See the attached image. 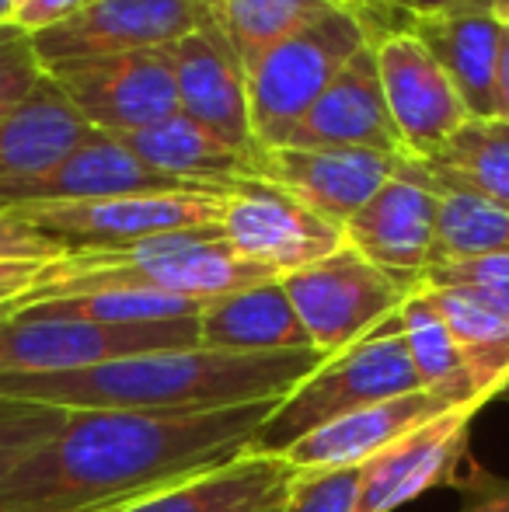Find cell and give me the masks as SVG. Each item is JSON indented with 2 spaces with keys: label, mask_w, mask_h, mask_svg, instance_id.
Listing matches in <instances>:
<instances>
[{
  "label": "cell",
  "mask_w": 509,
  "mask_h": 512,
  "mask_svg": "<svg viewBox=\"0 0 509 512\" xmlns=\"http://www.w3.org/2000/svg\"><path fill=\"white\" fill-rule=\"evenodd\" d=\"M356 499H360V467L297 471L283 512H356Z\"/></svg>",
  "instance_id": "obj_32"
},
{
  "label": "cell",
  "mask_w": 509,
  "mask_h": 512,
  "mask_svg": "<svg viewBox=\"0 0 509 512\" xmlns=\"http://www.w3.org/2000/svg\"><path fill=\"white\" fill-rule=\"evenodd\" d=\"M164 53L175 74L178 112L210 129L227 147L255 157L258 143L248 115V74L231 42L203 18L196 32L164 46Z\"/></svg>",
  "instance_id": "obj_16"
},
{
  "label": "cell",
  "mask_w": 509,
  "mask_h": 512,
  "mask_svg": "<svg viewBox=\"0 0 509 512\" xmlns=\"http://www.w3.org/2000/svg\"><path fill=\"white\" fill-rule=\"evenodd\" d=\"M67 255L56 237L42 234L39 227L25 223L21 216L7 213L0 209V262H39V265H49L56 258Z\"/></svg>",
  "instance_id": "obj_35"
},
{
  "label": "cell",
  "mask_w": 509,
  "mask_h": 512,
  "mask_svg": "<svg viewBox=\"0 0 509 512\" xmlns=\"http://www.w3.org/2000/svg\"><path fill=\"white\" fill-rule=\"evenodd\" d=\"M496 119H509V28L499 35V63H496Z\"/></svg>",
  "instance_id": "obj_39"
},
{
  "label": "cell",
  "mask_w": 509,
  "mask_h": 512,
  "mask_svg": "<svg viewBox=\"0 0 509 512\" xmlns=\"http://www.w3.org/2000/svg\"><path fill=\"white\" fill-rule=\"evenodd\" d=\"M370 46L377 53L384 102L401 136L405 157L422 161L471 119L468 108L440 63L429 56V49L405 28V18L398 28L370 32Z\"/></svg>",
  "instance_id": "obj_10"
},
{
  "label": "cell",
  "mask_w": 509,
  "mask_h": 512,
  "mask_svg": "<svg viewBox=\"0 0 509 512\" xmlns=\"http://www.w3.org/2000/svg\"><path fill=\"white\" fill-rule=\"evenodd\" d=\"M478 411L482 405L440 411L360 464L356 512H394L426 495L429 488L443 485L468 450L471 422Z\"/></svg>",
  "instance_id": "obj_17"
},
{
  "label": "cell",
  "mask_w": 509,
  "mask_h": 512,
  "mask_svg": "<svg viewBox=\"0 0 509 512\" xmlns=\"http://www.w3.org/2000/svg\"><path fill=\"white\" fill-rule=\"evenodd\" d=\"M422 286H457V290H468L509 321V255L433 265Z\"/></svg>",
  "instance_id": "obj_33"
},
{
  "label": "cell",
  "mask_w": 509,
  "mask_h": 512,
  "mask_svg": "<svg viewBox=\"0 0 509 512\" xmlns=\"http://www.w3.org/2000/svg\"><path fill=\"white\" fill-rule=\"evenodd\" d=\"M276 401L220 411L63 408L0 481V512H119L252 450Z\"/></svg>",
  "instance_id": "obj_1"
},
{
  "label": "cell",
  "mask_w": 509,
  "mask_h": 512,
  "mask_svg": "<svg viewBox=\"0 0 509 512\" xmlns=\"http://www.w3.org/2000/svg\"><path fill=\"white\" fill-rule=\"evenodd\" d=\"M119 140L136 161L147 168L161 171L168 178L189 185H213V189H234V182L255 178V157L241 154V150L227 147L224 140L192 122L189 115L175 112L168 119L154 122L147 129H136L126 136H112Z\"/></svg>",
  "instance_id": "obj_23"
},
{
  "label": "cell",
  "mask_w": 509,
  "mask_h": 512,
  "mask_svg": "<svg viewBox=\"0 0 509 512\" xmlns=\"http://www.w3.org/2000/svg\"><path fill=\"white\" fill-rule=\"evenodd\" d=\"M46 77L91 129L126 136L178 112V91L164 49L49 63Z\"/></svg>",
  "instance_id": "obj_9"
},
{
  "label": "cell",
  "mask_w": 509,
  "mask_h": 512,
  "mask_svg": "<svg viewBox=\"0 0 509 512\" xmlns=\"http://www.w3.org/2000/svg\"><path fill=\"white\" fill-rule=\"evenodd\" d=\"M293 474L283 457L245 450L119 512H283Z\"/></svg>",
  "instance_id": "obj_21"
},
{
  "label": "cell",
  "mask_w": 509,
  "mask_h": 512,
  "mask_svg": "<svg viewBox=\"0 0 509 512\" xmlns=\"http://www.w3.org/2000/svg\"><path fill=\"white\" fill-rule=\"evenodd\" d=\"M440 411H447L433 394L412 391L401 398H387L377 405L356 408L349 415L335 418V422L321 425V429L307 432L304 439L283 453V460L293 471H328V467H360L367 464L374 453L391 446L408 429L429 422Z\"/></svg>",
  "instance_id": "obj_20"
},
{
  "label": "cell",
  "mask_w": 509,
  "mask_h": 512,
  "mask_svg": "<svg viewBox=\"0 0 509 512\" xmlns=\"http://www.w3.org/2000/svg\"><path fill=\"white\" fill-rule=\"evenodd\" d=\"M14 310H18V304H14V307H0V321H4L7 314H14Z\"/></svg>",
  "instance_id": "obj_43"
},
{
  "label": "cell",
  "mask_w": 509,
  "mask_h": 512,
  "mask_svg": "<svg viewBox=\"0 0 509 512\" xmlns=\"http://www.w3.org/2000/svg\"><path fill=\"white\" fill-rule=\"evenodd\" d=\"M269 279L276 276L241 258L220 237V227H196L119 244V248L67 251L42 269L35 290L18 307L105 290H150L206 304L213 297L269 283Z\"/></svg>",
  "instance_id": "obj_3"
},
{
  "label": "cell",
  "mask_w": 509,
  "mask_h": 512,
  "mask_svg": "<svg viewBox=\"0 0 509 512\" xmlns=\"http://www.w3.org/2000/svg\"><path fill=\"white\" fill-rule=\"evenodd\" d=\"M422 391L419 377L408 359L405 338L398 328V314L387 317L381 328L363 335L360 342L346 345L328 356L318 370H311L293 391L276 401L262 425H258L252 450L283 457L297 439L356 408L377 405L387 398Z\"/></svg>",
  "instance_id": "obj_4"
},
{
  "label": "cell",
  "mask_w": 509,
  "mask_h": 512,
  "mask_svg": "<svg viewBox=\"0 0 509 512\" xmlns=\"http://www.w3.org/2000/svg\"><path fill=\"white\" fill-rule=\"evenodd\" d=\"M199 0H88L67 21L32 35L42 67L91 56L164 49L196 32Z\"/></svg>",
  "instance_id": "obj_12"
},
{
  "label": "cell",
  "mask_w": 509,
  "mask_h": 512,
  "mask_svg": "<svg viewBox=\"0 0 509 512\" xmlns=\"http://www.w3.org/2000/svg\"><path fill=\"white\" fill-rule=\"evenodd\" d=\"M25 310L49 317H84V321L105 324H157V321H182L199 317V300L171 297V293L150 290H105V293H81V297H56L25 304Z\"/></svg>",
  "instance_id": "obj_30"
},
{
  "label": "cell",
  "mask_w": 509,
  "mask_h": 512,
  "mask_svg": "<svg viewBox=\"0 0 509 512\" xmlns=\"http://www.w3.org/2000/svg\"><path fill=\"white\" fill-rule=\"evenodd\" d=\"M335 4L339 0H199V14L231 42L248 74L276 42Z\"/></svg>",
  "instance_id": "obj_28"
},
{
  "label": "cell",
  "mask_w": 509,
  "mask_h": 512,
  "mask_svg": "<svg viewBox=\"0 0 509 512\" xmlns=\"http://www.w3.org/2000/svg\"><path fill=\"white\" fill-rule=\"evenodd\" d=\"M436 220L440 192L429 189L415 164L401 157L391 182L342 227V244L419 290L433 265Z\"/></svg>",
  "instance_id": "obj_13"
},
{
  "label": "cell",
  "mask_w": 509,
  "mask_h": 512,
  "mask_svg": "<svg viewBox=\"0 0 509 512\" xmlns=\"http://www.w3.org/2000/svg\"><path fill=\"white\" fill-rule=\"evenodd\" d=\"M429 300L447 321L464 363H468L471 384L478 401H496L509 384V321L492 310L482 297L457 286H426Z\"/></svg>",
  "instance_id": "obj_27"
},
{
  "label": "cell",
  "mask_w": 509,
  "mask_h": 512,
  "mask_svg": "<svg viewBox=\"0 0 509 512\" xmlns=\"http://www.w3.org/2000/svg\"><path fill=\"white\" fill-rule=\"evenodd\" d=\"M279 283L311 338V349L325 359L381 328L415 293V286L377 269L346 244L321 262L283 276Z\"/></svg>",
  "instance_id": "obj_7"
},
{
  "label": "cell",
  "mask_w": 509,
  "mask_h": 512,
  "mask_svg": "<svg viewBox=\"0 0 509 512\" xmlns=\"http://www.w3.org/2000/svg\"><path fill=\"white\" fill-rule=\"evenodd\" d=\"M196 317L157 324H105L18 307L0 321V373H70L143 352L196 349Z\"/></svg>",
  "instance_id": "obj_6"
},
{
  "label": "cell",
  "mask_w": 509,
  "mask_h": 512,
  "mask_svg": "<svg viewBox=\"0 0 509 512\" xmlns=\"http://www.w3.org/2000/svg\"><path fill=\"white\" fill-rule=\"evenodd\" d=\"M401 157L353 147H269L258 150L255 178L276 185L321 220L346 227L384 182H391Z\"/></svg>",
  "instance_id": "obj_14"
},
{
  "label": "cell",
  "mask_w": 509,
  "mask_h": 512,
  "mask_svg": "<svg viewBox=\"0 0 509 512\" xmlns=\"http://www.w3.org/2000/svg\"><path fill=\"white\" fill-rule=\"evenodd\" d=\"M42 269L39 262H0V307H14L35 290Z\"/></svg>",
  "instance_id": "obj_37"
},
{
  "label": "cell",
  "mask_w": 509,
  "mask_h": 512,
  "mask_svg": "<svg viewBox=\"0 0 509 512\" xmlns=\"http://www.w3.org/2000/svg\"><path fill=\"white\" fill-rule=\"evenodd\" d=\"M499 398H503V401H509V384L503 387V391H499Z\"/></svg>",
  "instance_id": "obj_44"
},
{
  "label": "cell",
  "mask_w": 509,
  "mask_h": 512,
  "mask_svg": "<svg viewBox=\"0 0 509 512\" xmlns=\"http://www.w3.org/2000/svg\"><path fill=\"white\" fill-rule=\"evenodd\" d=\"M398 328L405 338L408 359L412 370L419 377V387L426 394H433L443 408H461V405H482L471 384L468 363H464L461 349H457L454 335H450L447 321L429 300L426 286L415 290L412 297L398 310Z\"/></svg>",
  "instance_id": "obj_26"
},
{
  "label": "cell",
  "mask_w": 509,
  "mask_h": 512,
  "mask_svg": "<svg viewBox=\"0 0 509 512\" xmlns=\"http://www.w3.org/2000/svg\"><path fill=\"white\" fill-rule=\"evenodd\" d=\"M405 28L429 49L471 119H496V63L503 25L489 11L405 14Z\"/></svg>",
  "instance_id": "obj_19"
},
{
  "label": "cell",
  "mask_w": 509,
  "mask_h": 512,
  "mask_svg": "<svg viewBox=\"0 0 509 512\" xmlns=\"http://www.w3.org/2000/svg\"><path fill=\"white\" fill-rule=\"evenodd\" d=\"M199 345L217 352H300L311 349L283 283H255L206 300L196 317Z\"/></svg>",
  "instance_id": "obj_22"
},
{
  "label": "cell",
  "mask_w": 509,
  "mask_h": 512,
  "mask_svg": "<svg viewBox=\"0 0 509 512\" xmlns=\"http://www.w3.org/2000/svg\"><path fill=\"white\" fill-rule=\"evenodd\" d=\"M14 11H18V0H0V25H11Z\"/></svg>",
  "instance_id": "obj_42"
},
{
  "label": "cell",
  "mask_w": 509,
  "mask_h": 512,
  "mask_svg": "<svg viewBox=\"0 0 509 512\" xmlns=\"http://www.w3.org/2000/svg\"><path fill=\"white\" fill-rule=\"evenodd\" d=\"M140 192H220L213 185H189L147 168L109 133L91 129L63 161L39 175L0 182V209L39 203H84V199L140 196Z\"/></svg>",
  "instance_id": "obj_15"
},
{
  "label": "cell",
  "mask_w": 509,
  "mask_h": 512,
  "mask_svg": "<svg viewBox=\"0 0 509 512\" xmlns=\"http://www.w3.org/2000/svg\"><path fill=\"white\" fill-rule=\"evenodd\" d=\"M21 4H28V0H18V7H21Z\"/></svg>",
  "instance_id": "obj_46"
},
{
  "label": "cell",
  "mask_w": 509,
  "mask_h": 512,
  "mask_svg": "<svg viewBox=\"0 0 509 512\" xmlns=\"http://www.w3.org/2000/svg\"><path fill=\"white\" fill-rule=\"evenodd\" d=\"M464 512H509V488H496V492L482 495L475 506H468Z\"/></svg>",
  "instance_id": "obj_40"
},
{
  "label": "cell",
  "mask_w": 509,
  "mask_h": 512,
  "mask_svg": "<svg viewBox=\"0 0 509 512\" xmlns=\"http://www.w3.org/2000/svg\"><path fill=\"white\" fill-rule=\"evenodd\" d=\"M412 164L436 192H464L509 209V119H468L440 150Z\"/></svg>",
  "instance_id": "obj_25"
},
{
  "label": "cell",
  "mask_w": 509,
  "mask_h": 512,
  "mask_svg": "<svg viewBox=\"0 0 509 512\" xmlns=\"http://www.w3.org/2000/svg\"><path fill=\"white\" fill-rule=\"evenodd\" d=\"M377 4H387V7H391V4H394V0H377Z\"/></svg>",
  "instance_id": "obj_45"
},
{
  "label": "cell",
  "mask_w": 509,
  "mask_h": 512,
  "mask_svg": "<svg viewBox=\"0 0 509 512\" xmlns=\"http://www.w3.org/2000/svg\"><path fill=\"white\" fill-rule=\"evenodd\" d=\"M394 11L436 14V11H489V0H394Z\"/></svg>",
  "instance_id": "obj_38"
},
{
  "label": "cell",
  "mask_w": 509,
  "mask_h": 512,
  "mask_svg": "<svg viewBox=\"0 0 509 512\" xmlns=\"http://www.w3.org/2000/svg\"><path fill=\"white\" fill-rule=\"evenodd\" d=\"M91 126L49 77L18 108L0 115V182L39 175L70 154Z\"/></svg>",
  "instance_id": "obj_24"
},
{
  "label": "cell",
  "mask_w": 509,
  "mask_h": 512,
  "mask_svg": "<svg viewBox=\"0 0 509 512\" xmlns=\"http://www.w3.org/2000/svg\"><path fill=\"white\" fill-rule=\"evenodd\" d=\"M325 363L300 352L171 349L70 373H0V398L98 411H220L279 401Z\"/></svg>",
  "instance_id": "obj_2"
},
{
  "label": "cell",
  "mask_w": 509,
  "mask_h": 512,
  "mask_svg": "<svg viewBox=\"0 0 509 512\" xmlns=\"http://www.w3.org/2000/svg\"><path fill=\"white\" fill-rule=\"evenodd\" d=\"M489 255H509V209L464 192H440L433 265Z\"/></svg>",
  "instance_id": "obj_29"
},
{
  "label": "cell",
  "mask_w": 509,
  "mask_h": 512,
  "mask_svg": "<svg viewBox=\"0 0 509 512\" xmlns=\"http://www.w3.org/2000/svg\"><path fill=\"white\" fill-rule=\"evenodd\" d=\"M489 14L499 21L503 28H509V0H489Z\"/></svg>",
  "instance_id": "obj_41"
},
{
  "label": "cell",
  "mask_w": 509,
  "mask_h": 512,
  "mask_svg": "<svg viewBox=\"0 0 509 512\" xmlns=\"http://www.w3.org/2000/svg\"><path fill=\"white\" fill-rule=\"evenodd\" d=\"M279 147H353L405 157L401 136L387 112L377 53L370 42L342 67L325 95L293 122Z\"/></svg>",
  "instance_id": "obj_18"
},
{
  "label": "cell",
  "mask_w": 509,
  "mask_h": 512,
  "mask_svg": "<svg viewBox=\"0 0 509 512\" xmlns=\"http://www.w3.org/2000/svg\"><path fill=\"white\" fill-rule=\"evenodd\" d=\"M367 42V28L346 0L276 42L248 70V115L258 150L279 147L293 122L325 95Z\"/></svg>",
  "instance_id": "obj_5"
},
{
  "label": "cell",
  "mask_w": 509,
  "mask_h": 512,
  "mask_svg": "<svg viewBox=\"0 0 509 512\" xmlns=\"http://www.w3.org/2000/svg\"><path fill=\"white\" fill-rule=\"evenodd\" d=\"M63 408L0 398V481L56 429Z\"/></svg>",
  "instance_id": "obj_31"
},
{
  "label": "cell",
  "mask_w": 509,
  "mask_h": 512,
  "mask_svg": "<svg viewBox=\"0 0 509 512\" xmlns=\"http://www.w3.org/2000/svg\"><path fill=\"white\" fill-rule=\"evenodd\" d=\"M217 227L241 258L269 269L276 279L307 269L342 248V227L321 220L318 213L258 178L234 185Z\"/></svg>",
  "instance_id": "obj_11"
},
{
  "label": "cell",
  "mask_w": 509,
  "mask_h": 512,
  "mask_svg": "<svg viewBox=\"0 0 509 512\" xmlns=\"http://www.w3.org/2000/svg\"><path fill=\"white\" fill-rule=\"evenodd\" d=\"M42 77L46 67L35 56L32 35L18 25H0V115L25 102Z\"/></svg>",
  "instance_id": "obj_34"
},
{
  "label": "cell",
  "mask_w": 509,
  "mask_h": 512,
  "mask_svg": "<svg viewBox=\"0 0 509 512\" xmlns=\"http://www.w3.org/2000/svg\"><path fill=\"white\" fill-rule=\"evenodd\" d=\"M238 185V182H234ZM231 189L220 192H140V196L84 199V203H39L11 206L21 216L56 237L67 251L81 248H119V244L147 241V237L175 234V230L217 227Z\"/></svg>",
  "instance_id": "obj_8"
},
{
  "label": "cell",
  "mask_w": 509,
  "mask_h": 512,
  "mask_svg": "<svg viewBox=\"0 0 509 512\" xmlns=\"http://www.w3.org/2000/svg\"><path fill=\"white\" fill-rule=\"evenodd\" d=\"M84 4H88V0H28V4H21L18 11H14L11 25H18L21 32H28V35L46 32V28L67 21L70 14H77Z\"/></svg>",
  "instance_id": "obj_36"
}]
</instances>
